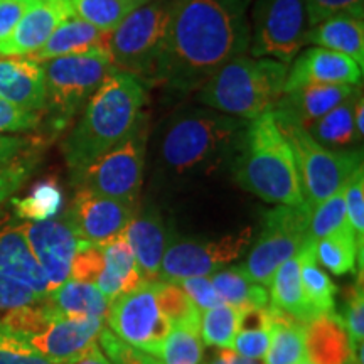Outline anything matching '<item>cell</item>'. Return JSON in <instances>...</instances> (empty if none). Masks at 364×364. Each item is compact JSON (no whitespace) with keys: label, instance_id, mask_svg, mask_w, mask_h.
Returning <instances> with one entry per match:
<instances>
[{"label":"cell","instance_id":"45","mask_svg":"<svg viewBox=\"0 0 364 364\" xmlns=\"http://www.w3.org/2000/svg\"><path fill=\"white\" fill-rule=\"evenodd\" d=\"M103 252L102 247H93V245L83 243L75 255V260L71 265V280L88 282V284H97L100 273L103 270Z\"/></svg>","mask_w":364,"mask_h":364},{"label":"cell","instance_id":"35","mask_svg":"<svg viewBox=\"0 0 364 364\" xmlns=\"http://www.w3.org/2000/svg\"><path fill=\"white\" fill-rule=\"evenodd\" d=\"M145 2L149 0H68L73 16L108 34Z\"/></svg>","mask_w":364,"mask_h":364},{"label":"cell","instance_id":"57","mask_svg":"<svg viewBox=\"0 0 364 364\" xmlns=\"http://www.w3.org/2000/svg\"><path fill=\"white\" fill-rule=\"evenodd\" d=\"M300 364H311L309 361H304V363H300Z\"/></svg>","mask_w":364,"mask_h":364},{"label":"cell","instance_id":"50","mask_svg":"<svg viewBox=\"0 0 364 364\" xmlns=\"http://www.w3.org/2000/svg\"><path fill=\"white\" fill-rule=\"evenodd\" d=\"M268 346H270V329L238 331L233 343V351L243 358L260 361L265 358Z\"/></svg>","mask_w":364,"mask_h":364},{"label":"cell","instance_id":"58","mask_svg":"<svg viewBox=\"0 0 364 364\" xmlns=\"http://www.w3.org/2000/svg\"><path fill=\"white\" fill-rule=\"evenodd\" d=\"M348 364H356V363H354V361H349V363H348Z\"/></svg>","mask_w":364,"mask_h":364},{"label":"cell","instance_id":"38","mask_svg":"<svg viewBox=\"0 0 364 364\" xmlns=\"http://www.w3.org/2000/svg\"><path fill=\"white\" fill-rule=\"evenodd\" d=\"M157 358L162 364H203L204 344L201 334L182 327H172L159 349Z\"/></svg>","mask_w":364,"mask_h":364},{"label":"cell","instance_id":"28","mask_svg":"<svg viewBox=\"0 0 364 364\" xmlns=\"http://www.w3.org/2000/svg\"><path fill=\"white\" fill-rule=\"evenodd\" d=\"M270 346L263 364H300L307 361L302 322L270 306Z\"/></svg>","mask_w":364,"mask_h":364},{"label":"cell","instance_id":"3","mask_svg":"<svg viewBox=\"0 0 364 364\" xmlns=\"http://www.w3.org/2000/svg\"><path fill=\"white\" fill-rule=\"evenodd\" d=\"M145 100L147 93L140 78L113 66L63 142L71 177L124 142L142 118Z\"/></svg>","mask_w":364,"mask_h":364},{"label":"cell","instance_id":"34","mask_svg":"<svg viewBox=\"0 0 364 364\" xmlns=\"http://www.w3.org/2000/svg\"><path fill=\"white\" fill-rule=\"evenodd\" d=\"M159 309L172 327H182L199 332L201 327V311L194 306L182 287L172 280L154 282Z\"/></svg>","mask_w":364,"mask_h":364},{"label":"cell","instance_id":"18","mask_svg":"<svg viewBox=\"0 0 364 364\" xmlns=\"http://www.w3.org/2000/svg\"><path fill=\"white\" fill-rule=\"evenodd\" d=\"M73 17L68 0L36 2L24 14L12 34L0 43L2 56H33L48 43L63 21Z\"/></svg>","mask_w":364,"mask_h":364},{"label":"cell","instance_id":"44","mask_svg":"<svg viewBox=\"0 0 364 364\" xmlns=\"http://www.w3.org/2000/svg\"><path fill=\"white\" fill-rule=\"evenodd\" d=\"M0 364H49L21 336L0 322Z\"/></svg>","mask_w":364,"mask_h":364},{"label":"cell","instance_id":"7","mask_svg":"<svg viewBox=\"0 0 364 364\" xmlns=\"http://www.w3.org/2000/svg\"><path fill=\"white\" fill-rule=\"evenodd\" d=\"M272 113L294 152L307 206L312 209L344 189L353 172L363 164L361 150L327 149L294 118L277 110Z\"/></svg>","mask_w":364,"mask_h":364},{"label":"cell","instance_id":"56","mask_svg":"<svg viewBox=\"0 0 364 364\" xmlns=\"http://www.w3.org/2000/svg\"><path fill=\"white\" fill-rule=\"evenodd\" d=\"M38 2H53V0H38Z\"/></svg>","mask_w":364,"mask_h":364},{"label":"cell","instance_id":"16","mask_svg":"<svg viewBox=\"0 0 364 364\" xmlns=\"http://www.w3.org/2000/svg\"><path fill=\"white\" fill-rule=\"evenodd\" d=\"M21 230L39 267L43 268L51 294L70 279L75 255L85 241L76 236L66 215L46 221H24L21 223Z\"/></svg>","mask_w":364,"mask_h":364},{"label":"cell","instance_id":"47","mask_svg":"<svg viewBox=\"0 0 364 364\" xmlns=\"http://www.w3.org/2000/svg\"><path fill=\"white\" fill-rule=\"evenodd\" d=\"M177 284L188 292L199 311H209L225 304L209 277H188V279L177 280Z\"/></svg>","mask_w":364,"mask_h":364},{"label":"cell","instance_id":"8","mask_svg":"<svg viewBox=\"0 0 364 364\" xmlns=\"http://www.w3.org/2000/svg\"><path fill=\"white\" fill-rule=\"evenodd\" d=\"M46 107L56 129H61L103 83L113 68L110 49H97L46 61Z\"/></svg>","mask_w":364,"mask_h":364},{"label":"cell","instance_id":"42","mask_svg":"<svg viewBox=\"0 0 364 364\" xmlns=\"http://www.w3.org/2000/svg\"><path fill=\"white\" fill-rule=\"evenodd\" d=\"M348 225L356 236L359 248L364 250V172L363 164L353 172L344 188Z\"/></svg>","mask_w":364,"mask_h":364},{"label":"cell","instance_id":"37","mask_svg":"<svg viewBox=\"0 0 364 364\" xmlns=\"http://www.w3.org/2000/svg\"><path fill=\"white\" fill-rule=\"evenodd\" d=\"M240 309L228 304L204 311L199 327L203 344L233 349L235 338L240 331Z\"/></svg>","mask_w":364,"mask_h":364},{"label":"cell","instance_id":"22","mask_svg":"<svg viewBox=\"0 0 364 364\" xmlns=\"http://www.w3.org/2000/svg\"><path fill=\"white\" fill-rule=\"evenodd\" d=\"M304 343L311 364H348L353 358L344 321L336 311L309 321L304 326Z\"/></svg>","mask_w":364,"mask_h":364},{"label":"cell","instance_id":"25","mask_svg":"<svg viewBox=\"0 0 364 364\" xmlns=\"http://www.w3.org/2000/svg\"><path fill=\"white\" fill-rule=\"evenodd\" d=\"M103 252V270L100 273L97 285L108 302L120 294L134 290L142 284L144 277L136 265L134 252H132L125 235L110 241L102 247Z\"/></svg>","mask_w":364,"mask_h":364},{"label":"cell","instance_id":"13","mask_svg":"<svg viewBox=\"0 0 364 364\" xmlns=\"http://www.w3.org/2000/svg\"><path fill=\"white\" fill-rule=\"evenodd\" d=\"M253 228L220 238H171L164 253L159 280H182L209 277L238 260L252 243Z\"/></svg>","mask_w":364,"mask_h":364},{"label":"cell","instance_id":"17","mask_svg":"<svg viewBox=\"0 0 364 364\" xmlns=\"http://www.w3.org/2000/svg\"><path fill=\"white\" fill-rule=\"evenodd\" d=\"M294 59L292 68L287 73L284 93L316 83L351 86L361 83L363 66L346 54L314 46Z\"/></svg>","mask_w":364,"mask_h":364},{"label":"cell","instance_id":"27","mask_svg":"<svg viewBox=\"0 0 364 364\" xmlns=\"http://www.w3.org/2000/svg\"><path fill=\"white\" fill-rule=\"evenodd\" d=\"M300 284L314 317L334 312L338 287L318 265L314 240H307V243L300 248Z\"/></svg>","mask_w":364,"mask_h":364},{"label":"cell","instance_id":"21","mask_svg":"<svg viewBox=\"0 0 364 364\" xmlns=\"http://www.w3.org/2000/svg\"><path fill=\"white\" fill-rule=\"evenodd\" d=\"M0 275L21 282L46 300L48 280L31 252L21 225L0 226Z\"/></svg>","mask_w":364,"mask_h":364},{"label":"cell","instance_id":"46","mask_svg":"<svg viewBox=\"0 0 364 364\" xmlns=\"http://www.w3.org/2000/svg\"><path fill=\"white\" fill-rule=\"evenodd\" d=\"M41 113L24 110L0 98V134H17L38 129Z\"/></svg>","mask_w":364,"mask_h":364},{"label":"cell","instance_id":"30","mask_svg":"<svg viewBox=\"0 0 364 364\" xmlns=\"http://www.w3.org/2000/svg\"><path fill=\"white\" fill-rule=\"evenodd\" d=\"M65 317H103L107 316L108 300L95 284L68 279L46 297Z\"/></svg>","mask_w":364,"mask_h":364},{"label":"cell","instance_id":"11","mask_svg":"<svg viewBox=\"0 0 364 364\" xmlns=\"http://www.w3.org/2000/svg\"><path fill=\"white\" fill-rule=\"evenodd\" d=\"M311 209L277 206L263 216V230L241 270L255 284L268 287L282 263L292 258L307 243Z\"/></svg>","mask_w":364,"mask_h":364},{"label":"cell","instance_id":"10","mask_svg":"<svg viewBox=\"0 0 364 364\" xmlns=\"http://www.w3.org/2000/svg\"><path fill=\"white\" fill-rule=\"evenodd\" d=\"M147 120L140 118L139 124L124 142L90 164L86 169L73 177V182L78 188L88 189L95 194L139 204L145 157H147Z\"/></svg>","mask_w":364,"mask_h":364},{"label":"cell","instance_id":"40","mask_svg":"<svg viewBox=\"0 0 364 364\" xmlns=\"http://www.w3.org/2000/svg\"><path fill=\"white\" fill-rule=\"evenodd\" d=\"M97 343L112 364H162L156 354L130 346L113 334L108 327H103L98 334Z\"/></svg>","mask_w":364,"mask_h":364},{"label":"cell","instance_id":"24","mask_svg":"<svg viewBox=\"0 0 364 364\" xmlns=\"http://www.w3.org/2000/svg\"><path fill=\"white\" fill-rule=\"evenodd\" d=\"M108 43H110V34L73 16L58 26L48 43L33 54V58L39 63H46L54 58L73 56V54L97 51V49H110Z\"/></svg>","mask_w":364,"mask_h":364},{"label":"cell","instance_id":"26","mask_svg":"<svg viewBox=\"0 0 364 364\" xmlns=\"http://www.w3.org/2000/svg\"><path fill=\"white\" fill-rule=\"evenodd\" d=\"M307 43L346 54L359 66L364 65V24L361 17L348 14L329 17L307 31Z\"/></svg>","mask_w":364,"mask_h":364},{"label":"cell","instance_id":"2","mask_svg":"<svg viewBox=\"0 0 364 364\" xmlns=\"http://www.w3.org/2000/svg\"><path fill=\"white\" fill-rule=\"evenodd\" d=\"M248 120L213 108H191L167 122L157 145V171L184 182L211 176L231 164Z\"/></svg>","mask_w":364,"mask_h":364},{"label":"cell","instance_id":"15","mask_svg":"<svg viewBox=\"0 0 364 364\" xmlns=\"http://www.w3.org/2000/svg\"><path fill=\"white\" fill-rule=\"evenodd\" d=\"M139 209V204L118 201L78 188L66 218L81 241L93 247H105L124 235Z\"/></svg>","mask_w":364,"mask_h":364},{"label":"cell","instance_id":"53","mask_svg":"<svg viewBox=\"0 0 364 364\" xmlns=\"http://www.w3.org/2000/svg\"><path fill=\"white\" fill-rule=\"evenodd\" d=\"M204 364H262V363L257 361V359H248V358L240 356V354L235 353L233 349L216 348L211 359H208Z\"/></svg>","mask_w":364,"mask_h":364},{"label":"cell","instance_id":"31","mask_svg":"<svg viewBox=\"0 0 364 364\" xmlns=\"http://www.w3.org/2000/svg\"><path fill=\"white\" fill-rule=\"evenodd\" d=\"M361 91H354L346 102L332 108L329 113L321 117L307 127V132L312 139L324 147L334 150H344L358 140L356 129H354V105Z\"/></svg>","mask_w":364,"mask_h":364},{"label":"cell","instance_id":"41","mask_svg":"<svg viewBox=\"0 0 364 364\" xmlns=\"http://www.w3.org/2000/svg\"><path fill=\"white\" fill-rule=\"evenodd\" d=\"M343 321L348 331L351 349L358 348L364 341V292H363V273H359L358 282L348 287L344 292Z\"/></svg>","mask_w":364,"mask_h":364},{"label":"cell","instance_id":"51","mask_svg":"<svg viewBox=\"0 0 364 364\" xmlns=\"http://www.w3.org/2000/svg\"><path fill=\"white\" fill-rule=\"evenodd\" d=\"M38 0H0V43L12 34L24 14Z\"/></svg>","mask_w":364,"mask_h":364},{"label":"cell","instance_id":"9","mask_svg":"<svg viewBox=\"0 0 364 364\" xmlns=\"http://www.w3.org/2000/svg\"><path fill=\"white\" fill-rule=\"evenodd\" d=\"M172 2L154 0L136 7L110 34V54L117 70L136 78H156Z\"/></svg>","mask_w":364,"mask_h":364},{"label":"cell","instance_id":"49","mask_svg":"<svg viewBox=\"0 0 364 364\" xmlns=\"http://www.w3.org/2000/svg\"><path fill=\"white\" fill-rule=\"evenodd\" d=\"M43 297L21 282L0 275V311H12L43 302Z\"/></svg>","mask_w":364,"mask_h":364},{"label":"cell","instance_id":"20","mask_svg":"<svg viewBox=\"0 0 364 364\" xmlns=\"http://www.w3.org/2000/svg\"><path fill=\"white\" fill-rule=\"evenodd\" d=\"M0 98L31 112L46 107L44 68L31 56L0 58Z\"/></svg>","mask_w":364,"mask_h":364},{"label":"cell","instance_id":"5","mask_svg":"<svg viewBox=\"0 0 364 364\" xmlns=\"http://www.w3.org/2000/svg\"><path fill=\"white\" fill-rule=\"evenodd\" d=\"M289 66L272 58L238 56L199 88V102L225 115L253 120L275 110Z\"/></svg>","mask_w":364,"mask_h":364},{"label":"cell","instance_id":"12","mask_svg":"<svg viewBox=\"0 0 364 364\" xmlns=\"http://www.w3.org/2000/svg\"><path fill=\"white\" fill-rule=\"evenodd\" d=\"M250 51L289 65L306 44L309 31L304 0H255L250 17Z\"/></svg>","mask_w":364,"mask_h":364},{"label":"cell","instance_id":"39","mask_svg":"<svg viewBox=\"0 0 364 364\" xmlns=\"http://www.w3.org/2000/svg\"><path fill=\"white\" fill-rule=\"evenodd\" d=\"M346 188V186H344ZM348 225V216H346V203H344V189L336 193L331 198L318 203L317 206L311 209L309 216V238L317 241L331 236L338 231L344 230Z\"/></svg>","mask_w":364,"mask_h":364},{"label":"cell","instance_id":"32","mask_svg":"<svg viewBox=\"0 0 364 364\" xmlns=\"http://www.w3.org/2000/svg\"><path fill=\"white\" fill-rule=\"evenodd\" d=\"M221 295L223 302L236 309L267 307L270 304V295L263 285H258L247 277L240 267L221 268L209 277Z\"/></svg>","mask_w":364,"mask_h":364},{"label":"cell","instance_id":"33","mask_svg":"<svg viewBox=\"0 0 364 364\" xmlns=\"http://www.w3.org/2000/svg\"><path fill=\"white\" fill-rule=\"evenodd\" d=\"M316 258L318 265L326 267L334 275L343 277L356 273L358 260L359 267L363 265V250L359 248L351 228L346 226L338 233L316 241Z\"/></svg>","mask_w":364,"mask_h":364},{"label":"cell","instance_id":"55","mask_svg":"<svg viewBox=\"0 0 364 364\" xmlns=\"http://www.w3.org/2000/svg\"><path fill=\"white\" fill-rule=\"evenodd\" d=\"M354 129H356L358 139H363L364 132V102L363 95H359L356 100V105H354Z\"/></svg>","mask_w":364,"mask_h":364},{"label":"cell","instance_id":"1","mask_svg":"<svg viewBox=\"0 0 364 364\" xmlns=\"http://www.w3.org/2000/svg\"><path fill=\"white\" fill-rule=\"evenodd\" d=\"M250 0H174L156 78L181 93L199 90L250 49Z\"/></svg>","mask_w":364,"mask_h":364},{"label":"cell","instance_id":"14","mask_svg":"<svg viewBox=\"0 0 364 364\" xmlns=\"http://www.w3.org/2000/svg\"><path fill=\"white\" fill-rule=\"evenodd\" d=\"M105 317L113 334L156 356L171 332V324L159 309L154 282H142L136 289L110 300Z\"/></svg>","mask_w":364,"mask_h":364},{"label":"cell","instance_id":"48","mask_svg":"<svg viewBox=\"0 0 364 364\" xmlns=\"http://www.w3.org/2000/svg\"><path fill=\"white\" fill-rule=\"evenodd\" d=\"M33 169L34 161L31 159L12 161L6 166H0V204L11 199L22 188V184L29 179Z\"/></svg>","mask_w":364,"mask_h":364},{"label":"cell","instance_id":"54","mask_svg":"<svg viewBox=\"0 0 364 364\" xmlns=\"http://www.w3.org/2000/svg\"><path fill=\"white\" fill-rule=\"evenodd\" d=\"M73 364H112V363L108 361L107 356L102 353V349L98 348V343H95L90 346L88 351H86L78 361Z\"/></svg>","mask_w":364,"mask_h":364},{"label":"cell","instance_id":"52","mask_svg":"<svg viewBox=\"0 0 364 364\" xmlns=\"http://www.w3.org/2000/svg\"><path fill=\"white\" fill-rule=\"evenodd\" d=\"M29 142L21 136L0 135V166L16 161V157L24 150Z\"/></svg>","mask_w":364,"mask_h":364},{"label":"cell","instance_id":"36","mask_svg":"<svg viewBox=\"0 0 364 364\" xmlns=\"http://www.w3.org/2000/svg\"><path fill=\"white\" fill-rule=\"evenodd\" d=\"M12 208L17 218L24 221H46L56 218L63 209L65 196L56 179H44L34 184L24 198H12Z\"/></svg>","mask_w":364,"mask_h":364},{"label":"cell","instance_id":"43","mask_svg":"<svg viewBox=\"0 0 364 364\" xmlns=\"http://www.w3.org/2000/svg\"><path fill=\"white\" fill-rule=\"evenodd\" d=\"M304 4H306L309 29L341 14L361 17V19L364 16V0H304Z\"/></svg>","mask_w":364,"mask_h":364},{"label":"cell","instance_id":"19","mask_svg":"<svg viewBox=\"0 0 364 364\" xmlns=\"http://www.w3.org/2000/svg\"><path fill=\"white\" fill-rule=\"evenodd\" d=\"M129 241L135 262L145 282H157L161 277L164 253L171 236L159 209L149 206L139 209L134 220L124 231Z\"/></svg>","mask_w":364,"mask_h":364},{"label":"cell","instance_id":"23","mask_svg":"<svg viewBox=\"0 0 364 364\" xmlns=\"http://www.w3.org/2000/svg\"><path fill=\"white\" fill-rule=\"evenodd\" d=\"M356 91L351 85H306L282 95L275 110L294 118L304 129L346 102Z\"/></svg>","mask_w":364,"mask_h":364},{"label":"cell","instance_id":"4","mask_svg":"<svg viewBox=\"0 0 364 364\" xmlns=\"http://www.w3.org/2000/svg\"><path fill=\"white\" fill-rule=\"evenodd\" d=\"M231 172L240 188L263 201L307 206L294 152L272 112L247 122L231 161Z\"/></svg>","mask_w":364,"mask_h":364},{"label":"cell","instance_id":"6","mask_svg":"<svg viewBox=\"0 0 364 364\" xmlns=\"http://www.w3.org/2000/svg\"><path fill=\"white\" fill-rule=\"evenodd\" d=\"M103 317H65L48 300L7 311L0 322L49 364H73L97 343Z\"/></svg>","mask_w":364,"mask_h":364},{"label":"cell","instance_id":"29","mask_svg":"<svg viewBox=\"0 0 364 364\" xmlns=\"http://www.w3.org/2000/svg\"><path fill=\"white\" fill-rule=\"evenodd\" d=\"M270 306L289 314L294 318L307 324L314 316L304 297L300 284V250L292 258L282 263L270 282Z\"/></svg>","mask_w":364,"mask_h":364}]
</instances>
